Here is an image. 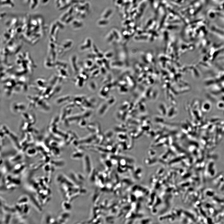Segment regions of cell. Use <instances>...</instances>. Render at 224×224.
<instances>
[{"label": "cell", "instance_id": "6da1fadb", "mask_svg": "<svg viewBox=\"0 0 224 224\" xmlns=\"http://www.w3.org/2000/svg\"><path fill=\"white\" fill-rule=\"evenodd\" d=\"M28 201L27 197L24 196L20 198L18 201L17 204H26Z\"/></svg>", "mask_w": 224, "mask_h": 224}]
</instances>
